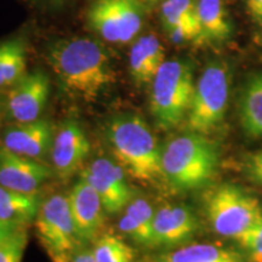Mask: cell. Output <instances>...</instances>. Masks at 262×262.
Segmentation results:
<instances>
[{"label": "cell", "instance_id": "cell-31", "mask_svg": "<svg viewBox=\"0 0 262 262\" xmlns=\"http://www.w3.org/2000/svg\"><path fill=\"white\" fill-rule=\"evenodd\" d=\"M71 262H96V260H95L93 251L88 250V249L79 248L73 254Z\"/></svg>", "mask_w": 262, "mask_h": 262}, {"label": "cell", "instance_id": "cell-16", "mask_svg": "<svg viewBox=\"0 0 262 262\" xmlns=\"http://www.w3.org/2000/svg\"><path fill=\"white\" fill-rule=\"evenodd\" d=\"M165 62V50L155 34H146L134 42L129 52V72L139 85L152 83Z\"/></svg>", "mask_w": 262, "mask_h": 262}, {"label": "cell", "instance_id": "cell-1", "mask_svg": "<svg viewBox=\"0 0 262 262\" xmlns=\"http://www.w3.org/2000/svg\"><path fill=\"white\" fill-rule=\"evenodd\" d=\"M47 60L61 89L84 102L96 101L116 80L110 54L95 39L73 37L52 42Z\"/></svg>", "mask_w": 262, "mask_h": 262}, {"label": "cell", "instance_id": "cell-24", "mask_svg": "<svg viewBox=\"0 0 262 262\" xmlns=\"http://www.w3.org/2000/svg\"><path fill=\"white\" fill-rule=\"evenodd\" d=\"M251 262H262V216L237 238Z\"/></svg>", "mask_w": 262, "mask_h": 262}, {"label": "cell", "instance_id": "cell-5", "mask_svg": "<svg viewBox=\"0 0 262 262\" xmlns=\"http://www.w3.org/2000/svg\"><path fill=\"white\" fill-rule=\"evenodd\" d=\"M229 70L222 61L210 62L196 81L187 127L193 133L208 134L224 122L228 107Z\"/></svg>", "mask_w": 262, "mask_h": 262}, {"label": "cell", "instance_id": "cell-8", "mask_svg": "<svg viewBox=\"0 0 262 262\" xmlns=\"http://www.w3.org/2000/svg\"><path fill=\"white\" fill-rule=\"evenodd\" d=\"M145 19L140 0H95L88 11L90 27L106 41L125 44L135 39Z\"/></svg>", "mask_w": 262, "mask_h": 262}, {"label": "cell", "instance_id": "cell-32", "mask_svg": "<svg viewBox=\"0 0 262 262\" xmlns=\"http://www.w3.org/2000/svg\"><path fill=\"white\" fill-rule=\"evenodd\" d=\"M141 3H157L158 0H140Z\"/></svg>", "mask_w": 262, "mask_h": 262}, {"label": "cell", "instance_id": "cell-6", "mask_svg": "<svg viewBox=\"0 0 262 262\" xmlns=\"http://www.w3.org/2000/svg\"><path fill=\"white\" fill-rule=\"evenodd\" d=\"M206 216L217 234L237 239L262 216L255 196L234 185H221L206 195Z\"/></svg>", "mask_w": 262, "mask_h": 262}, {"label": "cell", "instance_id": "cell-34", "mask_svg": "<svg viewBox=\"0 0 262 262\" xmlns=\"http://www.w3.org/2000/svg\"><path fill=\"white\" fill-rule=\"evenodd\" d=\"M235 262H237V261H235Z\"/></svg>", "mask_w": 262, "mask_h": 262}, {"label": "cell", "instance_id": "cell-10", "mask_svg": "<svg viewBox=\"0 0 262 262\" xmlns=\"http://www.w3.org/2000/svg\"><path fill=\"white\" fill-rule=\"evenodd\" d=\"M50 95V79L42 72L26 74L9 91L6 111L16 123L40 119Z\"/></svg>", "mask_w": 262, "mask_h": 262}, {"label": "cell", "instance_id": "cell-33", "mask_svg": "<svg viewBox=\"0 0 262 262\" xmlns=\"http://www.w3.org/2000/svg\"><path fill=\"white\" fill-rule=\"evenodd\" d=\"M41 2H48V3H58V2H62V0H41Z\"/></svg>", "mask_w": 262, "mask_h": 262}, {"label": "cell", "instance_id": "cell-7", "mask_svg": "<svg viewBox=\"0 0 262 262\" xmlns=\"http://www.w3.org/2000/svg\"><path fill=\"white\" fill-rule=\"evenodd\" d=\"M39 239L55 262H71L81 243L72 217L68 196L54 194L41 203L37 215Z\"/></svg>", "mask_w": 262, "mask_h": 262}, {"label": "cell", "instance_id": "cell-4", "mask_svg": "<svg viewBox=\"0 0 262 262\" xmlns=\"http://www.w3.org/2000/svg\"><path fill=\"white\" fill-rule=\"evenodd\" d=\"M193 66L186 60L165 61L152 81L149 108L157 126L170 130L187 117L194 93Z\"/></svg>", "mask_w": 262, "mask_h": 262}, {"label": "cell", "instance_id": "cell-15", "mask_svg": "<svg viewBox=\"0 0 262 262\" xmlns=\"http://www.w3.org/2000/svg\"><path fill=\"white\" fill-rule=\"evenodd\" d=\"M198 229V220L185 205H166L156 211L152 247L176 245L188 241Z\"/></svg>", "mask_w": 262, "mask_h": 262}, {"label": "cell", "instance_id": "cell-21", "mask_svg": "<svg viewBox=\"0 0 262 262\" xmlns=\"http://www.w3.org/2000/svg\"><path fill=\"white\" fill-rule=\"evenodd\" d=\"M40 205V199L35 193L17 192L11 199L0 203V220L24 225L37 219Z\"/></svg>", "mask_w": 262, "mask_h": 262}, {"label": "cell", "instance_id": "cell-30", "mask_svg": "<svg viewBox=\"0 0 262 262\" xmlns=\"http://www.w3.org/2000/svg\"><path fill=\"white\" fill-rule=\"evenodd\" d=\"M24 225L15 224V222L0 220V244H3L6 239L15 234L18 229L22 228Z\"/></svg>", "mask_w": 262, "mask_h": 262}, {"label": "cell", "instance_id": "cell-19", "mask_svg": "<svg viewBox=\"0 0 262 262\" xmlns=\"http://www.w3.org/2000/svg\"><path fill=\"white\" fill-rule=\"evenodd\" d=\"M27 51L18 38L0 42V89L12 88L26 75Z\"/></svg>", "mask_w": 262, "mask_h": 262}, {"label": "cell", "instance_id": "cell-29", "mask_svg": "<svg viewBox=\"0 0 262 262\" xmlns=\"http://www.w3.org/2000/svg\"><path fill=\"white\" fill-rule=\"evenodd\" d=\"M247 11L255 24L262 27V0H247Z\"/></svg>", "mask_w": 262, "mask_h": 262}, {"label": "cell", "instance_id": "cell-28", "mask_svg": "<svg viewBox=\"0 0 262 262\" xmlns=\"http://www.w3.org/2000/svg\"><path fill=\"white\" fill-rule=\"evenodd\" d=\"M245 171L251 181L262 186V150L248 157L245 160Z\"/></svg>", "mask_w": 262, "mask_h": 262}, {"label": "cell", "instance_id": "cell-17", "mask_svg": "<svg viewBox=\"0 0 262 262\" xmlns=\"http://www.w3.org/2000/svg\"><path fill=\"white\" fill-rule=\"evenodd\" d=\"M239 123L250 139H262V72L251 73L239 88L237 97Z\"/></svg>", "mask_w": 262, "mask_h": 262}, {"label": "cell", "instance_id": "cell-20", "mask_svg": "<svg viewBox=\"0 0 262 262\" xmlns=\"http://www.w3.org/2000/svg\"><path fill=\"white\" fill-rule=\"evenodd\" d=\"M233 253L214 244H193L163 255L159 262H235Z\"/></svg>", "mask_w": 262, "mask_h": 262}, {"label": "cell", "instance_id": "cell-12", "mask_svg": "<svg viewBox=\"0 0 262 262\" xmlns=\"http://www.w3.org/2000/svg\"><path fill=\"white\" fill-rule=\"evenodd\" d=\"M50 178L51 170L42 163L0 147V186L31 194Z\"/></svg>", "mask_w": 262, "mask_h": 262}, {"label": "cell", "instance_id": "cell-25", "mask_svg": "<svg viewBox=\"0 0 262 262\" xmlns=\"http://www.w3.org/2000/svg\"><path fill=\"white\" fill-rule=\"evenodd\" d=\"M26 245L27 233L22 227L0 244V262H22Z\"/></svg>", "mask_w": 262, "mask_h": 262}, {"label": "cell", "instance_id": "cell-14", "mask_svg": "<svg viewBox=\"0 0 262 262\" xmlns=\"http://www.w3.org/2000/svg\"><path fill=\"white\" fill-rule=\"evenodd\" d=\"M52 140L51 123L38 119L31 123H16L8 127L2 136V146L15 155L39 162L50 153Z\"/></svg>", "mask_w": 262, "mask_h": 262}, {"label": "cell", "instance_id": "cell-2", "mask_svg": "<svg viewBox=\"0 0 262 262\" xmlns=\"http://www.w3.org/2000/svg\"><path fill=\"white\" fill-rule=\"evenodd\" d=\"M106 140L116 160L134 179L153 182L163 176L162 150L148 124L136 114H123L106 126Z\"/></svg>", "mask_w": 262, "mask_h": 262}, {"label": "cell", "instance_id": "cell-26", "mask_svg": "<svg viewBox=\"0 0 262 262\" xmlns=\"http://www.w3.org/2000/svg\"><path fill=\"white\" fill-rule=\"evenodd\" d=\"M125 212L129 214L137 224L142 226L153 239V222H155L156 212L148 201H146L145 198L131 199L129 204L126 205Z\"/></svg>", "mask_w": 262, "mask_h": 262}, {"label": "cell", "instance_id": "cell-18", "mask_svg": "<svg viewBox=\"0 0 262 262\" xmlns=\"http://www.w3.org/2000/svg\"><path fill=\"white\" fill-rule=\"evenodd\" d=\"M199 42L221 44L231 38L233 25L224 0H198Z\"/></svg>", "mask_w": 262, "mask_h": 262}, {"label": "cell", "instance_id": "cell-13", "mask_svg": "<svg viewBox=\"0 0 262 262\" xmlns=\"http://www.w3.org/2000/svg\"><path fill=\"white\" fill-rule=\"evenodd\" d=\"M68 203L80 242H91L103 227V205L97 192L80 179L68 194Z\"/></svg>", "mask_w": 262, "mask_h": 262}, {"label": "cell", "instance_id": "cell-27", "mask_svg": "<svg viewBox=\"0 0 262 262\" xmlns=\"http://www.w3.org/2000/svg\"><path fill=\"white\" fill-rule=\"evenodd\" d=\"M118 227H119L123 233L129 235L131 239H134L137 243L152 247V237H150V234L126 212L120 217Z\"/></svg>", "mask_w": 262, "mask_h": 262}, {"label": "cell", "instance_id": "cell-9", "mask_svg": "<svg viewBox=\"0 0 262 262\" xmlns=\"http://www.w3.org/2000/svg\"><path fill=\"white\" fill-rule=\"evenodd\" d=\"M80 178L93 186L104 210L111 214L119 212L133 199V191L125 178V169L118 162L98 158L81 170Z\"/></svg>", "mask_w": 262, "mask_h": 262}, {"label": "cell", "instance_id": "cell-23", "mask_svg": "<svg viewBox=\"0 0 262 262\" xmlns=\"http://www.w3.org/2000/svg\"><path fill=\"white\" fill-rule=\"evenodd\" d=\"M93 254L96 262H131L134 258L133 249L114 235L98 239Z\"/></svg>", "mask_w": 262, "mask_h": 262}, {"label": "cell", "instance_id": "cell-3", "mask_svg": "<svg viewBox=\"0 0 262 262\" xmlns=\"http://www.w3.org/2000/svg\"><path fill=\"white\" fill-rule=\"evenodd\" d=\"M219 146L204 134L173 137L162 149L163 176L179 191H193L210 182L219 166Z\"/></svg>", "mask_w": 262, "mask_h": 262}, {"label": "cell", "instance_id": "cell-11", "mask_svg": "<svg viewBox=\"0 0 262 262\" xmlns=\"http://www.w3.org/2000/svg\"><path fill=\"white\" fill-rule=\"evenodd\" d=\"M90 153V143L77 120H67L52 140L50 157L55 172L62 180L70 179L83 165Z\"/></svg>", "mask_w": 262, "mask_h": 262}, {"label": "cell", "instance_id": "cell-22", "mask_svg": "<svg viewBox=\"0 0 262 262\" xmlns=\"http://www.w3.org/2000/svg\"><path fill=\"white\" fill-rule=\"evenodd\" d=\"M198 0H165L160 8V21L164 29L180 25L198 26L196 16Z\"/></svg>", "mask_w": 262, "mask_h": 262}]
</instances>
